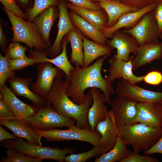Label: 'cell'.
I'll use <instances>...</instances> for the list:
<instances>
[{
    "mask_svg": "<svg viewBox=\"0 0 162 162\" xmlns=\"http://www.w3.org/2000/svg\"><path fill=\"white\" fill-rule=\"evenodd\" d=\"M148 84L158 86L162 83V73L158 70H153L144 75L143 81Z\"/></svg>",
    "mask_w": 162,
    "mask_h": 162,
    "instance_id": "ab89813d",
    "label": "cell"
},
{
    "mask_svg": "<svg viewBox=\"0 0 162 162\" xmlns=\"http://www.w3.org/2000/svg\"><path fill=\"white\" fill-rule=\"evenodd\" d=\"M134 58L132 55L130 60L126 62L118 60L113 56L109 60V79L112 82L115 79H122L134 84L143 81L144 75L137 76L133 73L132 62Z\"/></svg>",
    "mask_w": 162,
    "mask_h": 162,
    "instance_id": "e0dca14e",
    "label": "cell"
},
{
    "mask_svg": "<svg viewBox=\"0 0 162 162\" xmlns=\"http://www.w3.org/2000/svg\"><path fill=\"white\" fill-rule=\"evenodd\" d=\"M156 158L149 155H142L139 153L133 152L128 157L122 159L119 162H158Z\"/></svg>",
    "mask_w": 162,
    "mask_h": 162,
    "instance_id": "74e56055",
    "label": "cell"
},
{
    "mask_svg": "<svg viewBox=\"0 0 162 162\" xmlns=\"http://www.w3.org/2000/svg\"><path fill=\"white\" fill-rule=\"evenodd\" d=\"M110 55L99 58L86 67H81L77 63L74 64L75 67L70 71V83L66 90L67 94L74 103L77 104L83 103L86 97L84 92L86 89L95 88L103 92L105 102L112 105L110 97L114 92L112 82L108 76L103 78L101 74L104 62Z\"/></svg>",
    "mask_w": 162,
    "mask_h": 162,
    "instance_id": "6da1fadb",
    "label": "cell"
},
{
    "mask_svg": "<svg viewBox=\"0 0 162 162\" xmlns=\"http://www.w3.org/2000/svg\"><path fill=\"white\" fill-rule=\"evenodd\" d=\"M8 59L10 69L13 72L22 69L30 65L36 64L35 60L29 57L13 60Z\"/></svg>",
    "mask_w": 162,
    "mask_h": 162,
    "instance_id": "d590c367",
    "label": "cell"
},
{
    "mask_svg": "<svg viewBox=\"0 0 162 162\" xmlns=\"http://www.w3.org/2000/svg\"><path fill=\"white\" fill-rule=\"evenodd\" d=\"M99 147H94L91 150L78 154L74 153L66 156L64 159L65 162H85L90 158L98 155Z\"/></svg>",
    "mask_w": 162,
    "mask_h": 162,
    "instance_id": "e575fe53",
    "label": "cell"
},
{
    "mask_svg": "<svg viewBox=\"0 0 162 162\" xmlns=\"http://www.w3.org/2000/svg\"><path fill=\"white\" fill-rule=\"evenodd\" d=\"M122 31L135 38L139 45L158 42V27L152 11L145 14L133 27Z\"/></svg>",
    "mask_w": 162,
    "mask_h": 162,
    "instance_id": "30bf717a",
    "label": "cell"
},
{
    "mask_svg": "<svg viewBox=\"0 0 162 162\" xmlns=\"http://www.w3.org/2000/svg\"><path fill=\"white\" fill-rule=\"evenodd\" d=\"M94 3L96 4L99 2L100 0H89Z\"/></svg>",
    "mask_w": 162,
    "mask_h": 162,
    "instance_id": "c3c4849f",
    "label": "cell"
},
{
    "mask_svg": "<svg viewBox=\"0 0 162 162\" xmlns=\"http://www.w3.org/2000/svg\"><path fill=\"white\" fill-rule=\"evenodd\" d=\"M0 1L4 8L7 10L23 19H28L26 13L22 11L15 0H0Z\"/></svg>",
    "mask_w": 162,
    "mask_h": 162,
    "instance_id": "8d00e7d4",
    "label": "cell"
},
{
    "mask_svg": "<svg viewBox=\"0 0 162 162\" xmlns=\"http://www.w3.org/2000/svg\"><path fill=\"white\" fill-rule=\"evenodd\" d=\"M137 108L135 123H140L150 127H162V103H137Z\"/></svg>",
    "mask_w": 162,
    "mask_h": 162,
    "instance_id": "ac0fdd59",
    "label": "cell"
},
{
    "mask_svg": "<svg viewBox=\"0 0 162 162\" xmlns=\"http://www.w3.org/2000/svg\"><path fill=\"white\" fill-rule=\"evenodd\" d=\"M28 46L20 44L18 42H13L10 43L4 52L8 58L15 59L27 57L26 51Z\"/></svg>",
    "mask_w": 162,
    "mask_h": 162,
    "instance_id": "836d02e7",
    "label": "cell"
},
{
    "mask_svg": "<svg viewBox=\"0 0 162 162\" xmlns=\"http://www.w3.org/2000/svg\"><path fill=\"white\" fill-rule=\"evenodd\" d=\"M70 19L74 26L80 32L94 42L103 45H107V38L102 31L71 10L68 12Z\"/></svg>",
    "mask_w": 162,
    "mask_h": 162,
    "instance_id": "484cf974",
    "label": "cell"
},
{
    "mask_svg": "<svg viewBox=\"0 0 162 162\" xmlns=\"http://www.w3.org/2000/svg\"><path fill=\"white\" fill-rule=\"evenodd\" d=\"M3 100L11 109L15 119L26 118L34 115L38 108L27 104L19 99L5 84L0 90Z\"/></svg>",
    "mask_w": 162,
    "mask_h": 162,
    "instance_id": "ffe728a7",
    "label": "cell"
},
{
    "mask_svg": "<svg viewBox=\"0 0 162 162\" xmlns=\"http://www.w3.org/2000/svg\"><path fill=\"white\" fill-rule=\"evenodd\" d=\"M2 125L0 124V141L8 140L17 139L19 138L15 134H11L2 127Z\"/></svg>",
    "mask_w": 162,
    "mask_h": 162,
    "instance_id": "f6af8a7d",
    "label": "cell"
},
{
    "mask_svg": "<svg viewBox=\"0 0 162 162\" xmlns=\"http://www.w3.org/2000/svg\"><path fill=\"white\" fill-rule=\"evenodd\" d=\"M162 59V42L139 45L137 53L132 62L133 71Z\"/></svg>",
    "mask_w": 162,
    "mask_h": 162,
    "instance_id": "44dd1931",
    "label": "cell"
},
{
    "mask_svg": "<svg viewBox=\"0 0 162 162\" xmlns=\"http://www.w3.org/2000/svg\"><path fill=\"white\" fill-rule=\"evenodd\" d=\"M145 155H150L154 154H162V136L152 147L148 150L144 151Z\"/></svg>",
    "mask_w": 162,
    "mask_h": 162,
    "instance_id": "ee69618b",
    "label": "cell"
},
{
    "mask_svg": "<svg viewBox=\"0 0 162 162\" xmlns=\"http://www.w3.org/2000/svg\"><path fill=\"white\" fill-rule=\"evenodd\" d=\"M21 4L25 5L27 4L28 1V0H16Z\"/></svg>",
    "mask_w": 162,
    "mask_h": 162,
    "instance_id": "7dc6e473",
    "label": "cell"
},
{
    "mask_svg": "<svg viewBox=\"0 0 162 162\" xmlns=\"http://www.w3.org/2000/svg\"><path fill=\"white\" fill-rule=\"evenodd\" d=\"M64 37L61 42L62 51L56 57L49 58L47 57L48 55L47 50H38L35 49L34 50L32 49H30L28 57L34 59L36 64L39 63L48 62L54 64L64 73L66 78L69 79L70 71L74 67L68 60L67 54V46L69 41L66 35Z\"/></svg>",
    "mask_w": 162,
    "mask_h": 162,
    "instance_id": "4fadbf2b",
    "label": "cell"
},
{
    "mask_svg": "<svg viewBox=\"0 0 162 162\" xmlns=\"http://www.w3.org/2000/svg\"><path fill=\"white\" fill-rule=\"evenodd\" d=\"M24 125L32 129L47 131L63 127H69L75 125V120L63 116L55 112L50 105L38 109L34 115L16 119Z\"/></svg>",
    "mask_w": 162,
    "mask_h": 162,
    "instance_id": "8992f818",
    "label": "cell"
},
{
    "mask_svg": "<svg viewBox=\"0 0 162 162\" xmlns=\"http://www.w3.org/2000/svg\"><path fill=\"white\" fill-rule=\"evenodd\" d=\"M7 153V156L1 159L0 162H41L42 160L11 148H8Z\"/></svg>",
    "mask_w": 162,
    "mask_h": 162,
    "instance_id": "1f68e13d",
    "label": "cell"
},
{
    "mask_svg": "<svg viewBox=\"0 0 162 162\" xmlns=\"http://www.w3.org/2000/svg\"><path fill=\"white\" fill-rule=\"evenodd\" d=\"M70 83L68 78H66L64 80L61 78L56 79L48 95L46 104L50 105L52 110L58 113L74 119L78 127L90 129L88 114L93 103L92 96L88 92L83 103L76 104L66 94V90Z\"/></svg>",
    "mask_w": 162,
    "mask_h": 162,
    "instance_id": "7a4b0ae2",
    "label": "cell"
},
{
    "mask_svg": "<svg viewBox=\"0 0 162 162\" xmlns=\"http://www.w3.org/2000/svg\"><path fill=\"white\" fill-rule=\"evenodd\" d=\"M70 2L74 5L81 8L94 10H99L102 8L96 3L89 0H64Z\"/></svg>",
    "mask_w": 162,
    "mask_h": 162,
    "instance_id": "7bdbcfd3",
    "label": "cell"
},
{
    "mask_svg": "<svg viewBox=\"0 0 162 162\" xmlns=\"http://www.w3.org/2000/svg\"><path fill=\"white\" fill-rule=\"evenodd\" d=\"M111 38L107 40L106 45L112 49H116V54L114 56L118 60L128 62L131 57L130 53L137 55L139 45L132 36L118 29L114 33Z\"/></svg>",
    "mask_w": 162,
    "mask_h": 162,
    "instance_id": "7c38bea8",
    "label": "cell"
},
{
    "mask_svg": "<svg viewBox=\"0 0 162 162\" xmlns=\"http://www.w3.org/2000/svg\"><path fill=\"white\" fill-rule=\"evenodd\" d=\"M155 2L139 10L124 14L119 18L113 26L101 31L106 38H111L113 34L116 30L123 28L125 29H129L133 27L145 14L153 10Z\"/></svg>",
    "mask_w": 162,
    "mask_h": 162,
    "instance_id": "7402d4cb",
    "label": "cell"
},
{
    "mask_svg": "<svg viewBox=\"0 0 162 162\" xmlns=\"http://www.w3.org/2000/svg\"><path fill=\"white\" fill-rule=\"evenodd\" d=\"M111 0V1H118L122 2V0Z\"/></svg>",
    "mask_w": 162,
    "mask_h": 162,
    "instance_id": "f907efd6",
    "label": "cell"
},
{
    "mask_svg": "<svg viewBox=\"0 0 162 162\" xmlns=\"http://www.w3.org/2000/svg\"><path fill=\"white\" fill-rule=\"evenodd\" d=\"M96 130L101 135L98 153L99 155L112 149L115 145L118 137L110 110L107 112L105 119L98 124Z\"/></svg>",
    "mask_w": 162,
    "mask_h": 162,
    "instance_id": "9a60e30c",
    "label": "cell"
},
{
    "mask_svg": "<svg viewBox=\"0 0 162 162\" xmlns=\"http://www.w3.org/2000/svg\"><path fill=\"white\" fill-rule=\"evenodd\" d=\"M59 2V0H34L32 7L26 11L28 20L33 22L40 13L51 6L58 5Z\"/></svg>",
    "mask_w": 162,
    "mask_h": 162,
    "instance_id": "4dcf8cb0",
    "label": "cell"
},
{
    "mask_svg": "<svg viewBox=\"0 0 162 162\" xmlns=\"http://www.w3.org/2000/svg\"><path fill=\"white\" fill-rule=\"evenodd\" d=\"M14 119L15 117L14 113L0 94V120L10 121Z\"/></svg>",
    "mask_w": 162,
    "mask_h": 162,
    "instance_id": "f35d334b",
    "label": "cell"
},
{
    "mask_svg": "<svg viewBox=\"0 0 162 162\" xmlns=\"http://www.w3.org/2000/svg\"><path fill=\"white\" fill-rule=\"evenodd\" d=\"M82 38L83 49L82 68L88 67L94 60L100 56L110 54L113 50L107 45H101L90 40L83 35Z\"/></svg>",
    "mask_w": 162,
    "mask_h": 162,
    "instance_id": "83f0119b",
    "label": "cell"
},
{
    "mask_svg": "<svg viewBox=\"0 0 162 162\" xmlns=\"http://www.w3.org/2000/svg\"><path fill=\"white\" fill-rule=\"evenodd\" d=\"M159 38L162 39V32L159 35Z\"/></svg>",
    "mask_w": 162,
    "mask_h": 162,
    "instance_id": "681fc988",
    "label": "cell"
},
{
    "mask_svg": "<svg viewBox=\"0 0 162 162\" xmlns=\"http://www.w3.org/2000/svg\"><path fill=\"white\" fill-rule=\"evenodd\" d=\"M1 142L4 147L14 149L31 157L42 160H53L60 162L64 161L67 154L73 153L76 151L75 149L66 147L61 149L58 148L44 147L26 142L22 138Z\"/></svg>",
    "mask_w": 162,
    "mask_h": 162,
    "instance_id": "5b68a950",
    "label": "cell"
},
{
    "mask_svg": "<svg viewBox=\"0 0 162 162\" xmlns=\"http://www.w3.org/2000/svg\"><path fill=\"white\" fill-rule=\"evenodd\" d=\"M152 12L158 25L159 35L162 32V0H156Z\"/></svg>",
    "mask_w": 162,
    "mask_h": 162,
    "instance_id": "60d3db41",
    "label": "cell"
},
{
    "mask_svg": "<svg viewBox=\"0 0 162 162\" xmlns=\"http://www.w3.org/2000/svg\"><path fill=\"white\" fill-rule=\"evenodd\" d=\"M116 91L118 96L129 97L138 103H162V92L145 89L125 79H119L116 85Z\"/></svg>",
    "mask_w": 162,
    "mask_h": 162,
    "instance_id": "8fae6325",
    "label": "cell"
},
{
    "mask_svg": "<svg viewBox=\"0 0 162 162\" xmlns=\"http://www.w3.org/2000/svg\"><path fill=\"white\" fill-rule=\"evenodd\" d=\"M59 20L57 25L58 32L53 44L47 49L49 56L52 58L58 55L62 51L61 42L63 38L71 30L75 28L72 23L68 11L67 4L64 1L58 5Z\"/></svg>",
    "mask_w": 162,
    "mask_h": 162,
    "instance_id": "5bb4252c",
    "label": "cell"
},
{
    "mask_svg": "<svg viewBox=\"0 0 162 162\" xmlns=\"http://www.w3.org/2000/svg\"><path fill=\"white\" fill-rule=\"evenodd\" d=\"M41 137L50 142L76 140L86 142L93 147H99L101 135L97 130L90 128L82 129L75 125L68 129H54L47 131L33 129Z\"/></svg>",
    "mask_w": 162,
    "mask_h": 162,
    "instance_id": "52a82bcc",
    "label": "cell"
},
{
    "mask_svg": "<svg viewBox=\"0 0 162 162\" xmlns=\"http://www.w3.org/2000/svg\"><path fill=\"white\" fill-rule=\"evenodd\" d=\"M162 136V127H152L141 123L126 128L118 136L127 145L132 146L134 153L146 151L153 146Z\"/></svg>",
    "mask_w": 162,
    "mask_h": 162,
    "instance_id": "3957f363",
    "label": "cell"
},
{
    "mask_svg": "<svg viewBox=\"0 0 162 162\" xmlns=\"http://www.w3.org/2000/svg\"><path fill=\"white\" fill-rule=\"evenodd\" d=\"M96 4L104 9L107 15L108 21L106 28L113 26L124 14L140 10L118 1L100 0Z\"/></svg>",
    "mask_w": 162,
    "mask_h": 162,
    "instance_id": "603a6c76",
    "label": "cell"
},
{
    "mask_svg": "<svg viewBox=\"0 0 162 162\" xmlns=\"http://www.w3.org/2000/svg\"><path fill=\"white\" fill-rule=\"evenodd\" d=\"M38 77L36 81L31 86L32 91L46 100L48 95L55 80L61 78L64 73L57 67L48 62L36 64Z\"/></svg>",
    "mask_w": 162,
    "mask_h": 162,
    "instance_id": "9c48e42d",
    "label": "cell"
},
{
    "mask_svg": "<svg viewBox=\"0 0 162 162\" xmlns=\"http://www.w3.org/2000/svg\"><path fill=\"white\" fill-rule=\"evenodd\" d=\"M126 143L118 136L113 147L108 152L96 158L95 162H116L128 156L131 153L128 148Z\"/></svg>",
    "mask_w": 162,
    "mask_h": 162,
    "instance_id": "f546056e",
    "label": "cell"
},
{
    "mask_svg": "<svg viewBox=\"0 0 162 162\" xmlns=\"http://www.w3.org/2000/svg\"><path fill=\"white\" fill-rule=\"evenodd\" d=\"M32 78H24L14 76L9 79L6 82L9 85V88L16 96H22L30 100L33 105L38 109L45 107L46 101L30 90L29 86L32 84Z\"/></svg>",
    "mask_w": 162,
    "mask_h": 162,
    "instance_id": "2e32d148",
    "label": "cell"
},
{
    "mask_svg": "<svg viewBox=\"0 0 162 162\" xmlns=\"http://www.w3.org/2000/svg\"><path fill=\"white\" fill-rule=\"evenodd\" d=\"M5 12L12 26L13 42H20L26 44L30 49L34 47L38 50L47 49L49 46L44 42L35 24L26 21L6 9Z\"/></svg>",
    "mask_w": 162,
    "mask_h": 162,
    "instance_id": "277c9868",
    "label": "cell"
},
{
    "mask_svg": "<svg viewBox=\"0 0 162 162\" xmlns=\"http://www.w3.org/2000/svg\"><path fill=\"white\" fill-rule=\"evenodd\" d=\"M70 42L71 48V63H78L81 67L83 64V43L81 32L76 27L71 30L66 35Z\"/></svg>",
    "mask_w": 162,
    "mask_h": 162,
    "instance_id": "f1b7e54d",
    "label": "cell"
},
{
    "mask_svg": "<svg viewBox=\"0 0 162 162\" xmlns=\"http://www.w3.org/2000/svg\"><path fill=\"white\" fill-rule=\"evenodd\" d=\"M137 103L132 98L125 96H118L113 100L110 110L118 136L126 128L135 123Z\"/></svg>",
    "mask_w": 162,
    "mask_h": 162,
    "instance_id": "ba28073f",
    "label": "cell"
},
{
    "mask_svg": "<svg viewBox=\"0 0 162 162\" xmlns=\"http://www.w3.org/2000/svg\"><path fill=\"white\" fill-rule=\"evenodd\" d=\"M7 40L3 31L2 25L0 26V45L2 50L4 52L7 47Z\"/></svg>",
    "mask_w": 162,
    "mask_h": 162,
    "instance_id": "bcb514c9",
    "label": "cell"
},
{
    "mask_svg": "<svg viewBox=\"0 0 162 162\" xmlns=\"http://www.w3.org/2000/svg\"><path fill=\"white\" fill-rule=\"evenodd\" d=\"M67 4L68 7L98 30L106 28L108 17L102 8L94 10L80 7L70 3Z\"/></svg>",
    "mask_w": 162,
    "mask_h": 162,
    "instance_id": "cb8c5ba5",
    "label": "cell"
},
{
    "mask_svg": "<svg viewBox=\"0 0 162 162\" xmlns=\"http://www.w3.org/2000/svg\"><path fill=\"white\" fill-rule=\"evenodd\" d=\"M156 0H122L127 5L141 9L154 3Z\"/></svg>",
    "mask_w": 162,
    "mask_h": 162,
    "instance_id": "b9f144b4",
    "label": "cell"
},
{
    "mask_svg": "<svg viewBox=\"0 0 162 162\" xmlns=\"http://www.w3.org/2000/svg\"><path fill=\"white\" fill-rule=\"evenodd\" d=\"M15 72L12 71L10 68L9 59L5 55L3 56L0 53V90H1L5 82L9 79L14 76Z\"/></svg>",
    "mask_w": 162,
    "mask_h": 162,
    "instance_id": "d6a6232c",
    "label": "cell"
},
{
    "mask_svg": "<svg viewBox=\"0 0 162 162\" xmlns=\"http://www.w3.org/2000/svg\"><path fill=\"white\" fill-rule=\"evenodd\" d=\"M0 123L11 130L19 138H23L29 143L42 146L41 137L33 129L27 127L16 119L0 120Z\"/></svg>",
    "mask_w": 162,
    "mask_h": 162,
    "instance_id": "4316f807",
    "label": "cell"
},
{
    "mask_svg": "<svg viewBox=\"0 0 162 162\" xmlns=\"http://www.w3.org/2000/svg\"><path fill=\"white\" fill-rule=\"evenodd\" d=\"M89 93L92 98L93 103L88 110V120L90 129L95 131L98 124L106 118L108 110L104 103L105 100L103 93H100V90L95 88H91Z\"/></svg>",
    "mask_w": 162,
    "mask_h": 162,
    "instance_id": "d6986e66",
    "label": "cell"
},
{
    "mask_svg": "<svg viewBox=\"0 0 162 162\" xmlns=\"http://www.w3.org/2000/svg\"><path fill=\"white\" fill-rule=\"evenodd\" d=\"M54 6H51L40 13L33 22L37 27L44 43L51 46L49 36L51 29L56 18L59 16Z\"/></svg>",
    "mask_w": 162,
    "mask_h": 162,
    "instance_id": "d4e9b609",
    "label": "cell"
}]
</instances>
